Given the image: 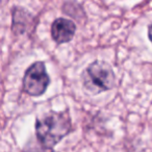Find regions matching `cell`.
Returning <instances> with one entry per match:
<instances>
[{"instance_id":"cell-1","label":"cell","mask_w":152,"mask_h":152,"mask_svg":"<svg viewBox=\"0 0 152 152\" xmlns=\"http://www.w3.org/2000/svg\"><path fill=\"white\" fill-rule=\"evenodd\" d=\"M72 129L71 118L68 112H49L36 120V134L44 148L57 145Z\"/></svg>"},{"instance_id":"cell-2","label":"cell","mask_w":152,"mask_h":152,"mask_svg":"<svg viewBox=\"0 0 152 152\" xmlns=\"http://www.w3.org/2000/svg\"><path fill=\"white\" fill-rule=\"evenodd\" d=\"M83 89L92 95L110 91L116 86V75L112 66L103 61L91 63L80 75Z\"/></svg>"},{"instance_id":"cell-3","label":"cell","mask_w":152,"mask_h":152,"mask_svg":"<svg viewBox=\"0 0 152 152\" xmlns=\"http://www.w3.org/2000/svg\"><path fill=\"white\" fill-rule=\"evenodd\" d=\"M23 91L29 96L38 97L46 92L50 77L43 61H36L28 67L23 77Z\"/></svg>"},{"instance_id":"cell-4","label":"cell","mask_w":152,"mask_h":152,"mask_svg":"<svg viewBox=\"0 0 152 152\" xmlns=\"http://www.w3.org/2000/svg\"><path fill=\"white\" fill-rule=\"evenodd\" d=\"M36 27V17L23 7H16L12 11V31L16 36L30 32Z\"/></svg>"},{"instance_id":"cell-5","label":"cell","mask_w":152,"mask_h":152,"mask_svg":"<svg viewBox=\"0 0 152 152\" xmlns=\"http://www.w3.org/2000/svg\"><path fill=\"white\" fill-rule=\"evenodd\" d=\"M75 32V23L66 18H57L51 25V37L57 44L69 43L74 38Z\"/></svg>"},{"instance_id":"cell-6","label":"cell","mask_w":152,"mask_h":152,"mask_svg":"<svg viewBox=\"0 0 152 152\" xmlns=\"http://www.w3.org/2000/svg\"><path fill=\"white\" fill-rule=\"evenodd\" d=\"M29 152H56V151H54V150L51 149V148H44V147H42L41 149H37V150H34V151H29Z\"/></svg>"},{"instance_id":"cell-7","label":"cell","mask_w":152,"mask_h":152,"mask_svg":"<svg viewBox=\"0 0 152 152\" xmlns=\"http://www.w3.org/2000/svg\"><path fill=\"white\" fill-rule=\"evenodd\" d=\"M148 38H149L150 42L152 43V23L149 25V27H148Z\"/></svg>"}]
</instances>
